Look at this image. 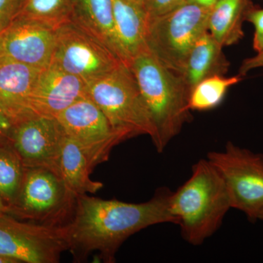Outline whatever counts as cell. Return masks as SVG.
I'll list each match as a JSON object with an SVG mask.
<instances>
[{
	"mask_svg": "<svg viewBox=\"0 0 263 263\" xmlns=\"http://www.w3.org/2000/svg\"><path fill=\"white\" fill-rule=\"evenodd\" d=\"M253 6L252 0H219L211 8L208 31L223 47L239 42L243 22Z\"/></svg>",
	"mask_w": 263,
	"mask_h": 263,
	"instance_id": "cell-18",
	"label": "cell"
},
{
	"mask_svg": "<svg viewBox=\"0 0 263 263\" xmlns=\"http://www.w3.org/2000/svg\"><path fill=\"white\" fill-rule=\"evenodd\" d=\"M19 262L16 259L7 257V256L0 254V263H17Z\"/></svg>",
	"mask_w": 263,
	"mask_h": 263,
	"instance_id": "cell-29",
	"label": "cell"
},
{
	"mask_svg": "<svg viewBox=\"0 0 263 263\" xmlns=\"http://www.w3.org/2000/svg\"><path fill=\"white\" fill-rule=\"evenodd\" d=\"M76 200V195L53 170L25 167L18 193L7 214L22 221L65 227L73 214Z\"/></svg>",
	"mask_w": 263,
	"mask_h": 263,
	"instance_id": "cell-5",
	"label": "cell"
},
{
	"mask_svg": "<svg viewBox=\"0 0 263 263\" xmlns=\"http://www.w3.org/2000/svg\"><path fill=\"white\" fill-rule=\"evenodd\" d=\"M129 67L155 124L154 145L161 153L191 121L190 89L179 74L162 65L148 51L137 56Z\"/></svg>",
	"mask_w": 263,
	"mask_h": 263,
	"instance_id": "cell-3",
	"label": "cell"
},
{
	"mask_svg": "<svg viewBox=\"0 0 263 263\" xmlns=\"http://www.w3.org/2000/svg\"><path fill=\"white\" fill-rule=\"evenodd\" d=\"M223 46L209 31L195 43L180 74L190 91L197 84L214 76H224L230 67Z\"/></svg>",
	"mask_w": 263,
	"mask_h": 263,
	"instance_id": "cell-16",
	"label": "cell"
},
{
	"mask_svg": "<svg viewBox=\"0 0 263 263\" xmlns=\"http://www.w3.org/2000/svg\"><path fill=\"white\" fill-rule=\"evenodd\" d=\"M41 70L0 60V110L14 125L36 117L31 108V98Z\"/></svg>",
	"mask_w": 263,
	"mask_h": 263,
	"instance_id": "cell-14",
	"label": "cell"
},
{
	"mask_svg": "<svg viewBox=\"0 0 263 263\" xmlns=\"http://www.w3.org/2000/svg\"><path fill=\"white\" fill-rule=\"evenodd\" d=\"M86 93V81L51 64L40 73L33 90L31 108L36 117L56 119Z\"/></svg>",
	"mask_w": 263,
	"mask_h": 263,
	"instance_id": "cell-13",
	"label": "cell"
},
{
	"mask_svg": "<svg viewBox=\"0 0 263 263\" xmlns=\"http://www.w3.org/2000/svg\"><path fill=\"white\" fill-rule=\"evenodd\" d=\"M93 170L84 150L76 141L65 136L59 171L66 186L76 196L95 194L103 187V183L90 179Z\"/></svg>",
	"mask_w": 263,
	"mask_h": 263,
	"instance_id": "cell-19",
	"label": "cell"
},
{
	"mask_svg": "<svg viewBox=\"0 0 263 263\" xmlns=\"http://www.w3.org/2000/svg\"><path fill=\"white\" fill-rule=\"evenodd\" d=\"M161 188L141 203L76 196L75 209L65 226L68 250L76 262H84L92 252L104 262H115L121 246L138 232L164 223L176 224L170 208L171 194Z\"/></svg>",
	"mask_w": 263,
	"mask_h": 263,
	"instance_id": "cell-1",
	"label": "cell"
},
{
	"mask_svg": "<svg viewBox=\"0 0 263 263\" xmlns=\"http://www.w3.org/2000/svg\"><path fill=\"white\" fill-rule=\"evenodd\" d=\"M86 96L103 112L115 130L128 139L157 131L130 67L123 63L108 75L87 84Z\"/></svg>",
	"mask_w": 263,
	"mask_h": 263,
	"instance_id": "cell-4",
	"label": "cell"
},
{
	"mask_svg": "<svg viewBox=\"0 0 263 263\" xmlns=\"http://www.w3.org/2000/svg\"><path fill=\"white\" fill-rule=\"evenodd\" d=\"M219 0H187V3H193L203 7V8H212Z\"/></svg>",
	"mask_w": 263,
	"mask_h": 263,
	"instance_id": "cell-28",
	"label": "cell"
},
{
	"mask_svg": "<svg viewBox=\"0 0 263 263\" xmlns=\"http://www.w3.org/2000/svg\"><path fill=\"white\" fill-rule=\"evenodd\" d=\"M123 63L108 46L71 21L56 29L51 64L87 84L108 75Z\"/></svg>",
	"mask_w": 263,
	"mask_h": 263,
	"instance_id": "cell-8",
	"label": "cell"
},
{
	"mask_svg": "<svg viewBox=\"0 0 263 263\" xmlns=\"http://www.w3.org/2000/svg\"><path fill=\"white\" fill-rule=\"evenodd\" d=\"M207 159L226 181L232 209L257 220L263 209V155L228 142L224 150L209 152Z\"/></svg>",
	"mask_w": 263,
	"mask_h": 263,
	"instance_id": "cell-7",
	"label": "cell"
},
{
	"mask_svg": "<svg viewBox=\"0 0 263 263\" xmlns=\"http://www.w3.org/2000/svg\"><path fill=\"white\" fill-rule=\"evenodd\" d=\"M243 78L238 74L231 77L214 76L204 79L190 91L189 108L197 111L216 108L224 100L228 89L240 82Z\"/></svg>",
	"mask_w": 263,
	"mask_h": 263,
	"instance_id": "cell-20",
	"label": "cell"
},
{
	"mask_svg": "<svg viewBox=\"0 0 263 263\" xmlns=\"http://www.w3.org/2000/svg\"><path fill=\"white\" fill-rule=\"evenodd\" d=\"M7 210H8V209H7L6 205H5L2 197H0V216L7 214Z\"/></svg>",
	"mask_w": 263,
	"mask_h": 263,
	"instance_id": "cell-30",
	"label": "cell"
},
{
	"mask_svg": "<svg viewBox=\"0 0 263 263\" xmlns=\"http://www.w3.org/2000/svg\"><path fill=\"white\" fill-rule=\"evenodd\" d=\"M210 10L186 3L149 19L146 41L148 51L162 65L180 75L194 45L208 31Z\"/></svg>",
	"mask_w": 263,
	"mask_h": 263,
	"instance_id": "cell-6",
	"label": "cell"
},
{
	"mask_svg": "<svg viewBox=\"0 0 263 263\" xmlns=\"http://www.w3.org/2000/svg\"><path fill=\"white\" fill-rule=\"evenodd\" d=\"M56 44V30L42 24L18 18L0 34V60L35 67L51 65Z\"/></svg>",
	"mask_w": 263,
	"mask_h": 263,
	"instance_id": "cell-12",
	"label": "cell"
},
{
	"mask_svg": "<svg viewBox=\"0 0 263 263\" xmlns=\"http://www.w3.org/2000/svg\"><path fill=\"white\" fill-rule=\"evenodd\" d=\"M68 250L65 227L24 221L0 216V254L19 262L57 263Z\"/></svg>",
	"mask_w": 263,
	"mask_h": 263,
	"instance_id": "cell-9",
	"label": "cell"
},
{
	"mask_svg": "<svg viewBox=\"0 0 263 263\" xmlns=\"http://www.w3.org/2000/svg\"><path fill=\"white\" fill-rule=\"evenodd\" d=\"M170 208L183 239L199 246L219 230L232 204L226 181L206 158L197 161L187 181L171 194Z\"/></svg>",
	"mask_w": 263,
	"mask_h": 263,
	"instance_id": "cell-2",
	"label": "cell"
},
{
	"mask_svg": "<svg viewBox=\"0 0 263 263\" xmlns=\"http://www.w3.org/2000/svg\"><path fill=\"white\" fill-rule=\"evenodd\" d=\"M13 127L12 121L0 110V146L11 143Z\"/></svg>",
	"mask_w": 263,
	"mask_h": 263,
	"instance_id": "cell-26",
	"label": "cell"
},
{
	"mask_svg": "<svg viewBox=\"0 0 263 263\" xmlns=\"http://www.w3.org/2000/svg\"><path fill=\"white\" fill-rule=\"evenodd\" d=\"M21 13L18 0H0V34L18 18Z\"/></svg>",
	"mask_w": 263,
	"mask_h": 263,
	"instance_id": "cell-24",
	"label": "cell"
},
{
	"mask_svg": "<svg viewBox=\"0 0 263 263\" xmlns=\"http://www.w3.org/2000/svg\"><path fill=\"white\" fill-rule=\"evenodd\" d=\"M65 138L56 119L35 117L14 125L11 145L24 167L43 166L60 174L59 164Z\"/></svg>",
	"mask_w": 263,
	"mask_h": 263,
	"instance_id": "cell-11",
	"label": "cell"
},
{
	"mask_svg": "<svg viewBox=\"0 0 263 263\" xmlns=\"http://www.w3.org/2000/svg\"><path fill=\"white\" fill-rule=\"evenodd\" d=\"M56 119L65 136L84 150L93 169L106 162L114 147L128 139L114 129L103 112L87 96L72 104Z\"/></svg>",
	"mask_w": 263,
	"mask_h": 263,
	"instance_id": "cell-10",
	"label": "cell"
},
{
	"mask_svg": "<svg viewBox=\"0 0 263 263\" xmlns=\"http://www.w3.org/2000/svg\"><path fill=\"white\" fill-rule=\"evenodd\" d=\"M24 170L23 162L11 143L0 146V197L7 209L14 201L18 193Z\"/></svg>",
	"mask_w": 263,
	"mask_h": 263,
	"instance_id": "cell-21",
	"label": "cell"
},
{
	"mask_svg": "<svg viewBox=\"0 0 263 263\" xmlns=\"http://www.w3.org/2000/svg\"><path fill=\"white\" fill-rule=\"evenodd\" d=\"M246 21L254 25L253 48L258 53L263 50V8L254 5L247 13Z\"/></svg>",
	"mask_w": 263,
	"mask_h": 263,
	"instance_id": "cell-25",
	"label": "cell"
},
{
	"mask_svg": "<svg viewBox=\"0 0 263 263\" xmlns=\"http://www.w3.org/2000/svg\"><path fill=\"white\" fill-rule=\"evenodd\" d=\"M257 220L263 221V209L259 212L258 216H257Z\"/></svg>",
	"mask_w": 263,
	"mask_h": 263,
	"instance_id": "cell-31",
	"label": "cell"
},
{
	"mask_svg": "<svg viewBox=\"0 0 263 263\" xmlns=\"http://www.w3.org/2000/svg\"><path fill=\"white\" fill-rule=\"evenodd\" d=\"M114 24L123 60L128 66L135 58L148 51V19L142 3L135 0H112Z\"/></svg>",
	"mask_w": 263,
	"mask_h": 263,
	"instance_id": "cell-15",
	"label": "cell"
},
{
	"mask_svg": "<svg viewBox=\"0 0 263 263\" xmlns=\"http://www.w3.org/2000/svg\"><path fill=\"white\" fill-rule=\"evenodd\" d=\"M68 0H28L18 18L29 19L56 30L70 22L72 9Z\"/></svg>",
	"mask_w": 263,
	"mask_h": 263,
	"instance_id": "cell-22",
	"label": "cell"
},
{
	"mask_svg": "<svg viewBox=\"0 0 263 263\" xmlns=\"http://www.w3.org/2000/svg\"><path fill=\"white\" fill-rule=\"evenodd\" d=\"M135 1L138 2V3H142V4H143L144 0H135Z\"/></svg>",
	"mask_w": 263,
	"mask_h": 263,
	"instance_id": "cell-32",
	"label": "cell"
},
{
	"mask_svg": "<svg viewBox=\"0 0 263 263\" xmlns=\"http://www.w3.org/2000/svg\"><path fill=\"white\" fill-rule=\"evenodd\" d=\"M70 21L108 46L124 62L116 33L112 0H77Z\"/></svg>",
	"mask_w": 263,
	"mask_h": 263,
	"instance_id": "cell-17",
	"label": "cell"
},
{
	"mask_svg": "<svg viewBox=\"0 0 263 263\" xmlns=\"http://www.w3.org/2000/svg\"><path fill=\"white\" fill-rule=\"evenodd\" d=\"M259 67H263V50L257 53L255 56L246 59L242 62L239 69V75L245 77L249 71Z\"/></svg>",
	"mask_w": 263,
	"mask_h": 263,
	"instance_id": "cell-27",
	"label": "cell"
},
{
	"mask_svg": "<svg viewBox=\"0 0 263 263\" xmlns=\"http://www.w3.org/2000/svg\"><path fill=\"white\" fill-rule=\"evenodd\" d=\"M186 3L187 0H144L143 5L151 19L168 13Z\"/></svg>",
	"mask_w": 263,
	"mask_h": 263,
	"instance_id": "cell-23",
	"label": "cell"
}]
</instances>
